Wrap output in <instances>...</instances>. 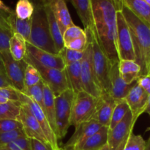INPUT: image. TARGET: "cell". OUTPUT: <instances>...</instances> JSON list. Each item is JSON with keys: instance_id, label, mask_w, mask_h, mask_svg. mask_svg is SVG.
Here are the masks:
<instances>
[{"instance_id": "cell-38", "label": "cell", "mask_w": 150, "mask_h": 150, "mask_svg": "<svg viewBox=\"0 0 150 150\" xmlns=\"http://www.w3.org/2000/svg\"><path fill=\"white\" fill-rule=\"evenodd\" d=\"M84 35H86V32H85L84 29H81V27L75 24L72 25V26H69L63 33L62 37L64 44L75 39H77V38H80Z\"/></svg>"}, {"instance_id": "cell-7", "label": "cell", "mask_w": 150, "mask_h": 150, "mask_svg": "<svg viewBox=\"0 0 150 150\" xmlns=\"http://www.w3.org/2000/svg\"><path fill=\"white\" fill-rule=\"evenodd\" d=\"M24 59L26 62L32 64L36 67L40 74L42 81L50 88L55 97L70 89L65 69L64 70H60L58 69L44 67L28 54H26Z\"/></svg>"}, {"instance_id": "cell-50", "label": "cell", "mask_w": 150, "mask_h": 150, "mask_svg": "<svg viewBox=\"0 0 150 150\" xmlns=\"http://www.w3.org/2000/svg\"><path fill=\"white\" fill-rule=\"evenodd\" d=\"M145 112L147 113L148 114L150 115V95L149 96V99H148V103H147V105H146V110H145Z\"/></svg>"}, {"instance_id": "cell-9", "label": "cell", "mask_w": 150, "mask_h": 150, "mask_svg": "<svg viewBox=\"0 0 150 150\" xmlns=\"http://www.w3.org/2000/svg\"><path fill=\"white\" fill-rule=\"evenodd\" d=\"M117 47L120 60H135L134 49L130 29L121 9L117 13Z\"/></svg>"}, {"instance_id": "cell-16", "label": "cell", "mask_w": 150, "mask_h": 150, "mask_svg": "<svg viewBox=\"0 0 150 150\" xmlns=\"http://www.w3.org/2000/svg\"><path fill=\"white\" fill-rule=\"evenodd\" d=\"M26 54L30 56L41 65L50 68L64 70L65 64L59 54H53L41 50L26 42Z\"/></svg>"}, {"instance_id": "cell-55", "label": "cell", "mask_w": 150, "mask_h": 150, "mask_svg": "<svg viewBox=\"0 0 150 150\" xmlns=\"http://www.w3.org/2000/svg\"><path fill=\"white\" fill-rule=\"evenodd\" d=\"M0 150H9L7 148H0Z\"/></svg>"}, {"instance_id": "cell-26", "label": "cell", "mask_w": 150, "mask_h": 150, "mask_svg": "<svg viewBox=\"0 0 150 150\" xmlns=\"http://www.w3.org/2000/svg\"><path fill=\"white\" fill-rule=\"evenodd\" d=\"M44 6H45V12H46L47 18H48L50 34H51L53 41H54L57 54H59L64 47L62 34L59 26L55 18H54V16L53 14L52 10H51L49 4Z\"/></svg>"}, {"instance_id": "cell-36", "label": "cell", "mask_w": 150, "mask_h": 150, "mask_svg": "<svg viewBox=\"0 0 150 150\" xmlns=\"http://www.w3.org/2000/svg\"><path fill=\"white\" fill-rule=\"evenodd\" d=\"M26 136L23 129H18L13 131L0 133V148H4L10 142H13L18 138Z\"/></svg>"}, {"instance_id": "cell-21", "label": "cell", "mask_w": 150, "mask_h": 150, "mask_svg": "<svg viewBox=\"0 0 150 150\" xmlns=\"http://www.w3.org/2000/svg\"><path fill=\"white\" fill-rule=\"evenodd\" d=\"M119 71L123 81L130 84L139 79L141 67L135 60H120L119 62Z\"/></svg>"}, {"instance_id": "cell-23", "label": "cell", "mask_w": 150, "mask_h": 150, "mask_svg": "<svg viewBox=\"0 0 150 150\" xmlns=\"http://www.w3.org/2000/svg\"><path fill=\"white\" fill-rule=\"evenodd\" d=\"M121 2L135 16L150 26V6L145 0H121Z\"/></svg>"}, {"instance_id": "cell-3", "label": "cell", "mask_w": 150, "mask_h": 150, "mask_svg": "<svg viewBox=\"0 0 150 150\" xmlns=\"http://www.w3.org/2000/svg\"><path fill=\"white\" fill-rule=\"evenodd\" d=\"M35 6L32 16V27L27 42L41 50L58 54L51 38L45 6L40 0H32Z\"/></svg>"}, {"instance_id": "cell-27", "label": "cell", "mask_w": 150, "mask_h": 150, "mask_svg": "<svg viewBox=\"0 0 150 150\" xmlns=\"http://www.w3.org/2000/svg\"><path fill=\"white\" fill-rule=\"evenodd\" d=\"M65 73L69 88L74 92L75 95L83 91L81 76V62L66 65Z\"/></svg>"}, {"instance_id": "cell-12", "label": "cell", "mask_w": 150, "mask_h": 150, "mask_svg": "<svg viewBox=\"0 0 150 150\" xmlns=\"http://www.w3.org/2000/svg\"><path fill=\"white\" fill-rule=\"evenodd\" d=\"M137 120L129 111L124 118L113 129L108 130V144L109 150H116L120 144L133 132V127Z\"/></svg>"}, {"instance_id": "cell-47", "label": "cell", "mask_w": 150, "mask_h": 150, "mask_svg": "<svg viewBox=\"0 0 150 150\" xmlns=\"http://www.w3.org/2000/svg\"><path fill=\"white\" fill-rule=\"evenodd\" d=\"M0 10L7 13V14H10V13H11L12 12H13V10H12L11 8H10L8 6L6 5V4H4L1 0H0Z\"/></svg>"}, {"instance_id": "cell-35", "label": "cell", "mask_w": 150, "mask_h": 150, "mask_svg": "<svg viewBox=\"0 0 150 150\" xmlns=\"http://www.w3.org/2000/svg\"><path fill=\"white\" fill-rule=\"evenodd\" d=\"M146 142L140 135L133 134L131 132L127 139L124 150H144Z\"/></svg>"}, {"instance_id": "cell-30", "label": "cell", "mask_w": 150, "mask_h": 150, "mask_svg": "<svg viewBox=\"0 0 150 150\" xmlns=\"http://www.w3.org/2000/svg\"><path fill=\"white\" fill-rule=\"evenodd\" d=\"M43 86L44 82L41 80L37 84L29 88H25L23 94L26 96L29 97L32 100L35 101L42 111H45V105H44V95H43Z\"/></svg>"}, {"instance_id": "cell-25", "label": "cell", "mask_w": 150, "mask_h": 150, "mask_svg": "<svg viewBox=\"0 0 150 150\" xmlns=\"http://www.w3.org/2000/svg\"><path fill=\"white\" fill-rule=\"evenodd\" d=\"M76 9L84 27V30L93 27L91 0H70Z\"/></svg>"}, {"instance_id": "cell-6", "label": "cell", "mask_w": 150, "mask_h": 150, "mask_svg": "<svg viewBox=\"0 0 150 150\" xmlns=\"http://www.w3.org/2000/svg\"><path fill=\"white\" fill-rule=\"evenodd\" d=\"M75 94L70 89L55 97L56 124L57 139H62L66 136L70 125V114Z\"/></svg>"}, {"instance_id": "cell-19", "label": "cell", "mask_w": 150, "mask_h": 150, "mask_svg": "<svg viewBox=\"0 0 150 150\" xmlns=\"http://www.w3.org/2000/svg\"><path fill=\"white\" fill-rule=\"evenodd\" d=\"M48 4L63 35L69 26L74 24L67 7L66 0H51Z\"/></svg>"}, {"instance_id": "cell-18", "label": "cell", "mask_w": 150, "mask_h": 150, "mask_svg": "<svg viewBox=\"0 0 150 150\" xmlns=\"http://www.w3.org/2000/svg\"><path fill=\"white\" fill-rule=\"evenodd\" d=\"M117 100L109 94H103L100 98L99 104L92 119L97 120L102 126L109 127L113 111L117 105Z\"/></svg>"}, {"instance_id": "cell-49", "label": "cell", "mask_w": 150, "mask_h": 150, "mask_svg": "<svg viewBox=\"0 0 150 150\" xmlns=\"http://www.w3.org/2000/svg\"><path fill=\"white\" fill-rule=\"evenodd\" d=\"M0 73H1V74L6 75L5 70H4V64H3V61H2V59H1V54H0Z\"/></svg>"}, {"instance_id": "cell-52", "label": "cell", "mask_w": 150, "mask_h": 150, "mask_svg": "<svg viewBox=\"0 0 150 150\" xmlns=\"http://www.w3.org/2000/svg\"><path fill=\"white\" fill-rule=\"evenodd\" d=\"M40 1H41V2L44 4V5H47V4H49V2L51 0H40Z\"/></svg>"}, {"instance_id": "cell-14", "label": "cell", "mask_w": 150, "mask_h": 150, "mask_svg": "<svg viewBox=\"0 0 150 150\" xmlns=\"http://www.w3.org/2000/svg\"><path fill=\"white\" fill-rule=\"evenodd\" d=\"M18 120L23 126V130L26 137L29 139H36L41 143L48 145L51 147L48 139H46L38 122L33 115L23 106L21 105L20 114L18 117Z\"/></svg>"}, {"instance_id": "cell-33", "label": "cell", "mask_w": 150, "mask_h": 150, "mask_svg": "<svg viewBox=\"0 0 150 150\" xmlns=\"http://www.w3.org/2000/svg\"><path fill=\"white\" fill-rule=\"evenodd\" d=\"M28 63V62H27ZM42 80L39 71L32 64L28 63L24 73L25 88H29L37 84Z\"/></svg>"}, {"instance_id": "cell-17", "label": "cell", "mask_w": 150, "mask_h": 150, "mask_svg": "<svg viewBox=\"0 0 150 150\" xmlns=\"http://www.w3.org/2000/svg\"><path fill=\"white\" fill-rule=\"evenodd\" d=\"M149 95L137 83L133 86L125 98L133 117L136 120L145 112Z\"/></svg>"}, {"instance_id": "cell-24", "label": "cell", "mask_w": 150, "mask_h": 150, "mask_svg": "<svg viewBox=\"0 0 150 150\" xmlns=\"http://www.w3.org/2000/svg\"><path fill=\"white\" fill-rule=\"evenodd\" d=\"M109 127L102 126L98 131L88 138L79 150H99L108 144Z\"/></svg>"}, {"instance_id": "cell-44", "label": "cell", "mask_w": 150, "mask_h": 150, "mask_svg": "<svg viewBox=\"0 0 150 150\" xmlns=\"http://www.w3.org/2000/svg\"><path fill=\"white\" fill-rule=\"evenodd\" d=\"M30 141L32 150H52L49 146L41 143L36 139H30Z\"/></svg>"}, {"instance_id": "cell-13", "label": "cell", "mask_w": 150, "mask_h": 150, "mask_svg": "<svg viewBox=\"0 0 150 150\" xmlns=\"http://www.w3.org/2000/svg\"><path fill=\"white\" fill-rule=\"evenodd\" d=\"M102 125L97 120L92 119L76 127V130L64 144L65 150H79L83 142L101 128Z\"/></svg>"}, {"instance_id": "cell-29", "label": "cell", "mask_w": 150, "mask_h": 150, "mask_svg": "<svg viewBox=\"0 0 150 150\" xmlns=\"http://www.w3.org/2000/svg\"><path fill=\"white\" fill-rule=\"evenodd\" d=\"M21 103L20 101H10L0 103V120H17L20 114Z\"/></svg>"}, {"instance_id": "cell-34", "label": "cell", "mask_w": 150, "mask_h": 150, "mask_svg": "<svg viewBox=\"0 0 150 150\" xmlns=\"http://www.w3.org/2000/svg\"><path fill=\"white\" fill-rule=\"evenodd\" d=\"M84 51H78L64 47L58 54L61 56L65 65H68L81 61L84 54Z\"/></svg>"}, {"instance_id": "cell-11", "label": "cell", "mask_w": 150, "mask_h": 150, "mask_svg": "<svg viewBox=\"0 0 150 150\" xmlns=\"http://www.w3.org/2000/svg\"><path fill=\"white\" fill-rule=\"evenodd\" d=\"M6 76L12 83V86L23 93L24 91V73L28 63L23 59L21 61H16L12 57L10 51L0 52Z\"/></svg>"}, {"instance_id": "cell-48", "label": "cell", "mask_w": 150, "mask_h": 150, "mask_svg": "<svg viewBox=\"0 0 150 150\" xmlns=\"http://www.w3.org/2000/svg\"><path fill=\"white\" fill-rule=\"evenodd\" d=\"M129 136H130V135H129ZM129 136H127V137L126 138V139H125V140L123 141V142H122L121 144H120V146H119L118 147H117V149H116V150H124V149H125V146L126 143H127V139H128Z\"/></svg>"}, {"instance_id": "cell-10", "label": "cell", "mask_w": 150, "mask_h": 150, "mask_svg": "<svg viewBox=\"0 0 150 150\" xmlns=\"http://www.w3.org/2000/svg\"><path fill=\"white\" fill-rule=\"evenodd\" d=\"M18 95L19 101L21 103L22 106L26 108L35 117L40 127H42V130L45 133V137L48 139V143H49L52 150H60L61 147L59 146V140L57 139V136L51 129L49 122L47 120L46 116H45V113L42 111V108L35 101L32 100L29 97L26 96L22 92H18Z\"/></svg>"}, {"instance_id": "cell-4", "label": "cell", "mask_w": 150, "mask_h": 150, "mask_svg": "<svg viewBox=\"0 0 150 150\" xmlns=\"http://www.w3.org/2000/svg\"><path fill=\"white\" fill-rule=\"evenodd\" d=\"M92 43V65L98 85L103 94H109L110 62L103 51L95 35L93 27L85 30Z\"/></svg>"}, {"instance_id": "cell-28", "label": "cell", "mask_w": 150, "mask_h": 150, "mask_svg": "<svg viewBox=\"0 0 150 150\" xmlns=\"http://www.w3.org/2000/svg\"><path fill=\"white\" fill-rule=\"evenodd\" d=\"M9 51L12 57L16 61H21L26 55V41L21 35L13 34L10 40Z\"/></svg>"}, {"instance_id": "cell-8", "label": "cell", "mask_w": 150, "mask_h": 150, "mask_svg": "<svg viewBox=\"0 0 150 150\" xmlns=\"http://www.w3.org/2000/svg\"><path fill=\"white\" fill-rule=\"evenodd\" d=\"M88 43L82 60L81 61V76L82 89L96 98H100L103 93L97 81L92 65V49L90 40L88 38Z\"/></svg>"}, {"instance_id": "cell-53", "label": "cell", "mask_w": 150, "mask_h": 150, "mask_svg": "<svg viewBox=\"0 0 150 150\" xmlns=\"http://www.w3.org/2000/svg\"><path fill=\"white\" fill-rule=\"evenodd\" d=\"M99 150H109V146H108V144H105L103 147L101 148V149Z\"/></svg>"}, {"instance_id": "cell-20", "label": "cell", "mask_w": 150, "mask_h": 150, "mask_svg": "<svg viewBox=\"0 0 150 150\" xmlns=\"http://www.w3.org/2000/svg\"><path fill=\"white\" fill-rule=\"evenodd\" d=\"M7 21L12 34L16 33L21 35L25 40L28 42L31 33L32 18L25 20L20 19L16 16V13L13 11L7 15Z\"/></svg>"}, {"instance_id": "cell-5", "label": "cell", "mask_w": 150, "mask_h": 150, "mask_svg": "<svg viewBox=\"0 0 150 150\" xmlns=\"http://www.w3.org/2000/svg\"><path fill=\"white\" fill-rule=\"evenodd\" d=\"M100 98H96L84 91L76 94L70 114V126L79 125L92 120L96 112Z\"/></svg>"}, {"instance_id": "cell-51", "label": "cell", "mask_w": 150, "mask_h": 150, "mask_svg": "<svg viewBox=\"0 0 150 150\" xmlns=\"http://www.w3.org/2000/svg\"><path fill=\"white\" fill-rule=\"evenodd\" d=\"M144 150H150V137L149 139H148L147 142H146V145Z\"/></svg>"}, {"instance_id": "cell-39", "label": "cell", "mask_w": 150, "mask_h": 150, "mask_svg": "<svg viewBox=\"0 0 150 150\" xmlns=\"http://www.w3.org/2000/svg\"><path fill=\"white\" fill-rule=\"evenodd\" d=\"M4 148H7L9 150H32L30 139L26 136L16 139Z\"/></svg>"}, {"instance_id": "cell-43", "label": "cell", "mask_w": 150, "mask_h": 150, "mask_svg": "<svg viewBox=\"0 0 150 150\" xmlns=\"http://www.w3.org/2000/svg\"><path fill=\"white\" fill-rule=\"evenodd\" d=\"M139 86L150 95V73L145 76L140 77L137 80Z\"/></svg>"}, {"instance_id": "cell-41", "label": "cell", "mask_w": 150, "mask_h": 150, "mask_svg": "<svg viewBox=\"0 0 150 150\" xmlns=\"http://www.w3.org/2000/svg\"><path fill=\"white\" fill-rule=\"evenodd\" d=\"M23 129L22 124L17 120H0V133Z\"/></svg>"}, {"instance_id": "cell-54", "label": "cell", "mask_w": 150, "mask_h": 150, "mask_svg": "<svg viewBox=\"0 0 150 150\" xmlns=\"http://www.w3.org/2000/svg\"><path fill=\"white\" fill-rule=\"evenodd\" d=\"M145 1H146V2L150 6V0H145Z\"/></svg>"}, {"instance_id": "cell-46", "label": "cell", "mask_w": 150, "mask_h": 150, "mask_svg": "<svg viewBox=\"0 0 150 150\" xmlns=\"http://www.w3.org/2000/svg\"><path fill=\"white\" fill-rule=\"evenodd\" d=\"M6 86H13L10 81L6 75L0 73V87H6Z\"/></svg>"}, {"instance_id": "cell-42", "label": "cell", "mask_w": 150, "mask_h": 150, "mask_svg": "<svg viewBox=\"0 0 150 150\" xmlns=\"http://www.w3.org/2000/svg\"><path fill=\"white\" fill-rule=\"evenodd\" d=\"M12 35L13 34L10 31L0 26V52L9 51L10 40Z\"/></svg>"}, {"instance_id": "cell-1", "label": "cell", "mask_w": 150, "mask_h": 150, "mask_svg": "<svg viewBox=\"0 0 150 150\" xmlns=\"http://www.w3.org/2000/svg\"><path fill=\"white\" fill-rule=\"evenodd\" d=\"M93 29L110 64L120 62L117 47V13L121 0H91Z\"/></svg>"}, {"instance_id": "cell-40", "label": "cell", "mask_w": 150, "mask_h": 150, "mask_svg": "<svg viewBox=\"0 0 150 150\" xmlns=\"http://www.w3.org/2000/svg\"><path fill=\"white\" fill-rule=\"evenodd\" d=\"M87 43L88 39L86 34V35L77 38V39H75L68 42H66L64 45V47L69 48V49L75 50V51H83L86 49V46H87Z\"/></svg>"}, {"instance_id": "cell-31", "label": "cell", "mask_w": 150, "mask_h": 150, "mask_svg": "<svg viewBox=\"0 0 150 150\" xmlns=\"http://www.w3.org/2000/svg\"><path fill=\"white\" fill-rule=\"evenodd\" d=\"M35 10V6L32 0H18L16 3L15 13L18 18H31Z\"/></svg>"}, {"instance_id": "cell-22", "label": "cell", "mask_w": 150, "mask_h": 150, "mask_svg": "<svg viewBox=\"0 0 150 150\" xmlns=\"http://www.w3.org/2000/svg\"><path fill=\"white\" fill-rule=\"evenodd\" d=\"M43 95H44V105H45V113L48 122L51 129L54 131V134L57 136V128L56 124V114H55V96L51 92L50 88L44 83L43 86Z\"/></svg>"}, {"instance_id": "cell-56", "label": "cell", "mask_w": 150, "mask_h": 150, "mask_svg": "<svg viewBox=\"0 0 150 150\" xmlns=\"http://www.w3.org/2000/svg\"><path fill=\"white\" fill-rule=\"evenodd\" d=\"M60 150H65V149H63V148H61V149H60Z\"/></svg>"}, {"instance_id": "cell-2", "label": "cell", "mask_w": 150, "mask_h": 150, "mask_svg": "<svg viewBox=\"0 0 150 150\" xmlns=\"http://www.w3.org/2000/svg\"><path fill=\"white\" fill-rule=\"evenodd\" d=\"M121 11L130 29L136 62L141 67L140 77L145 76L150 73V26L122 4Z\"/></svg>"}, {"instance_id": "cell-45", "label": "cell", "mask_w": 150, "mask_h": 150, "mask_svg": "<svg viewBox=\"0 0 150 150\" xmlns=\"http://www.w3.org/2000/svg\"><path fill=\"white\" fill-rule=\"evenodd\" d=\"M7 15H8L7 13L0 10V26L4 28V29H7V30L10 31V26H9V24L8 23H7ZM10 32H11V31H10Z\"/></svg>"}, {"instance_id": "cell-32", "label": "cell", "mask_w": 150, "mask_h": 150, "mask_svg": "<svg viewBox=\"0 0 150 150\" xmlns=\"http://www.w3.org/2000/svg\"><path fill=\"white\" fill-rule=\"evenodd\" d=\"M130 111L129 105H127L125 100H121L117 102L115 108L113 111L112 116H111V122H110L109 129H113L127 114V113Z\"/></svg>"}, {"instance_id": "cell-15", "label": "cell", "mask_w": 150, "mask_h": 150, "mask_svg": "<svg viewBox=\"0 0 150 150\" xmlns=\"http://www.w3.org/2000/svg\"><path fill=\"white\" fill-rule=\"evenodd\" d=\"M110 89L109 95L115 100H124L129 93L133 86L137 83V81L133 83H126L120 76L119 71V62L110 64L109 70Z\"/></svg>"}, {"instance_id": "cell-37", "label": "cell", "mask_w": 150, "mask_h": 150, "mask_svg": "<svg viewBox=\"0 0 150 150\" xmlns=\"http://www.w3.org/2000/svg\"><path fill=\"white\" fill-rule=\"evenodd\" d=\"M10 101H19L18 91L13 86L0 87V103H6Z\"/></svg>"}]
</instances>
